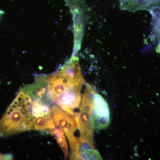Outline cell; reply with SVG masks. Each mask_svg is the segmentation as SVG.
I'll return each mask as SVG.
<instances>
[{
    "label": "cell",
    "instance_id": "cell-1",
    "mask_svg": "<svg viewBox=\"0 0 160 160\" xmlns=\"http://www.w3.org/2000/svg\"><path fill=\"white\" fill-rule=\"evenodd\" d=\"M32 99L21 89L0 120V137H4L30 130Z\"/></svg>",
    "mask_w": 160,
    "mask_h": 160
},
{
    "label": "cell",
    "instance_id": "cell-5",
    "mask_svg": "<svg viewBox=\"0 0 160 160\" xmlns=\"http://www.w3.org/2000/svg\"><path fill=\"white\" fill-rule=\"evenodd\" d=\"M70 159L102 160L99 152L95 148L94 142L80 137L70 149Z\"/></svg>",
    "mask_w": 160,
    "mask_h": 160
},
{
    "label": "cell",
    "instance_id": "cell-4",
    "mask_svg": "<svg viewBox=\"0 0 160 160\" xmlns=\"http://www.w3.org/2000/svg\"><path fill=\"white\" fill-rule=\"evenodd\" d=\"M51 111L56 125L64 131L68 139L70 148L72 147L78 140V138L74 135L75 132L78 128L75 119L55 105L52 107Z\"/></svg>",
    "mask_w": 160,
    "mask_h": 160
},
{
    "label": "cell",
    "instance_id": "cell-8",
    "mask_svg": "<svg viewBox=\"0 0 160 160\" xmlns=\"http://www.w3.org/2000/svg\"><path fill=\"white\" fill-rule=\"evenodd\" d=\"M152 16V37L155 42L160 38V6L149 10Z\"/></svg>",
    "mask_w": 160,
    "mask_h": 160
},
{
    "label": "cell",
    "instance_id": "cell-10",
    "mask_svg": "<svg viewBox=\"0 0 160 160\" xmlns=\"http://www.w3.org/2000/svg\"><path fill=\"white\" fill-rule=\"evenodd\" d=\"M50 132L56 138L58 143L59 144L61 149L62 150L65 158H67L69 154L68 145L62 130V129H59L58 126L55 127L54 129Z\"/></svg>",
    "mask_w": 160,
    "mask_h": 160
},
{
    "label": "cell",
    "instance_id": "cell-3",
    "mask_svg": "<svg viewBox=\"0 0 160 160\" xmlns=\"http://www.w3.org/2000/svg\"><path fill=\"white\" fill-rule=\"evenodd\" d=\"M93 110L90 117V124L95 131L106 129L110 124V111L106 100L96 92L93 95Z\"/></svg>",
    "mask_w": 160,
    "mask_h": 160
},
{
    "label": "cell",
    "instance_id": "cell-7",
    "mask_svg": "<svg viewBox=\"0 0 160 160\" xmlns=\"http://www.w3.org/2000/svg\"><path fill=\"white\" fill-rule=\"evenodd\" d=\"M51 114L32 118L30 128L32 130L51 132L55 127Z\"/></svg>",
    "mask_w": 160,
    "mask_h": 160
},
{
    "label": "cell",
    "instance_id": "cell-13",
    "mask_svg": "<svg viewBox=\"0 0 160 160\" xmlns=\"http://www.w3.org/2000/svg\"><path fill=\"white\" fill-rule=\"evenodd\" d=\"M3 14H4V12L2 11V10H0V17H1Z\"/></svg>",
    "mask_w": 160,
    "mask_h": 160
},
{
    "label": "cell",
    "instance_id": "cell-2",
    "mask_svg": "<svg viewBox=\"0 0 160 160\" xmlns=\"http://www.w3.org/2000/svg\"><path fill=\"white\" fill-rule=\"evenodd\" d=\"M95 90L89 84L86 85L85 92L83 95L80 111L75 114L78 129L79 130L80 137L91 142L93 141V130L90 124V116L93 110L94 101L92 96Z\"/></svg>",
    "mask_w": 160,
    "mask_h": 160
},
{
    "label": "cell",
    "instance_id": "cell-6",
    "mask_svg": "<svg viewBox=\"0 0 160 160\" xmlns=\"http://www.w3.org/2000/svg\"><path fill=\"white\" fill-rule=\"evenodd\" d=\"M160 6V0H120L121 10L135 12L141 10H151Z\"/></svg>",
    "mask_w": 160,
    "mask_h": 160
},
{
    "label": "cell",
    "instance_id": "cell-11",
    "mask_svg": "<svg viewBox=\"0 0 160 160\" xmlns=\"http://www.w3.org/2000/svg\"><path fill=\"white\" fill-rule=\"evenodd\" d=\"M13 157L11 154H3L0 153V160H12Z\"/></svg>",
    "mask_w": 160,
    "mask_h": 160
},
{
    "label": "cell",
    "instance_id": "cell-9",
    "mask_svg": "<svg viewBox=\"0 0 160 160\" xmlns=\"http://www.w3.org/2000/svg\"><path fill=\"white\" fill-rule=\"evenodd\" d=\"M31 113L32 118L37 117L51 114L52 111L48 105L34 100L32 104Z\"/></svg>",
    "mask_w": 160,
    "mask_h": 160
},
{
    "label": "cell",
    "instance_id": "cell-12",
    "mask_svg": "<svg viewBox=\"0 0 160 160\" xmlns=\"http://www.w3.org/2000/svg\"><path fill=\"white\" fill-rule=\"evenodd\" d=\"M156 42L157 43V44L156 47V51L158 53L160 54V38Z\"/></svg>",
    "mask_w": 160,
    "mask_h": 160
}]
</instances>
